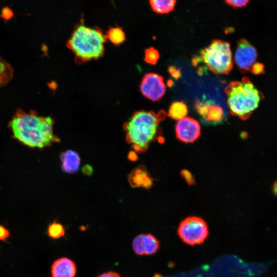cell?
Masks as SVG:
<instances>
[{
  "label": "cell",
  "instance_id": "obj_27",
  "mask_svg": "<svg viewBox=\"0 0 277 277\" xmlns=\"http://www.w3.org/2000/svg\"><path fill=\"white\" fill-rule=\"evenodd\" d=\"M97 277H122L120 274L114 271L104 272Z\"/></svg>",
  "mask_w": 277,
  "mask_h": 277
},
{
  "label": "cell",
  "instance_id": "obj_6",
  "mask_svg": "<svg viewBox=\"0 0 277 277\" xmlns=\"http://www.w3.org/2000/svg\"><path fill=\"white\" fill-rule=\"evenodd\" d=\"M177 234L184 243L193 246L203 244L209 235L208 227L201 217L190 216L179 224Z\"/></svg>",
  "mask_w": 277,
  "mask_h": 277
},
{
  "label": "cell",
  "instance_id": "obj_8",
  "mask_svg": "<svg viewBox=\"0 0 277 277\" xmlns=\"http://www.w3.org/2000/svg\"><path fill=\"white\" fill-rule=\"evenodd\" d=\"M258 56L254 47L246 39H240L235 52V62L243 72L250 71L252 66L255 63Z\"/></svg>",
  "mask_w": 277,
  "mask_h": 277
},
{
  "label": "cell",
  "instance_id": "obj_5",
  "mask_svg": "<svg viewBox=\"0 0 277 277\" xmlns=\"http://www.w3.org/2000/svg\"><path fill=\"white\" fill-rule=\"evenodd\" d=\"M193 61L203 62L210 71L216 74H228L233 68L230 44L220 39L213 40L209 45L200 51L197 58Z\"/></svg>",
  "mask_w": 277,
  "mask_h": 277
},
{
  "label": "cell",
  "instance_id": "obj_30",
  "mask_svg": "<svg viewBox=\"0 0 277 277\" xmlns=\"http://www.w3.org/2000/svg\"><path fill=\"white\" fill-rule=\"evenodd\" d=\"M276 188H277V185H276V182H275L273 185V191L275 194H276V191H277Z\"/></svg>",
  "mask_w": 277,
  "mask_h": 277
},
{
  "label": "cell",
  "instance_id": "obj_16",
  "mask_svg": "<svg viewBox=\"0 0 277 277\" xmlns=\"http://www.w3.org/2000/svg\"><path fill=\"white\" fill-rule=\"evenodd\" d=\"M187 112V106L184 102H175L171 104L168 114L171 118L179 121L186 117Z\"/></svg>",
  "mask_w": 277,
  "mask_h": 277
},
{
  "label": "cell",
  "instance_id": "obj_1",
  "mask_svg": "<svg viewBox=\"0 0 277 277\" xmlns=\"http://www.w3.org/2000/svg\"><path fill=\"white\" fill-rule=\"evenodd\" d=\"M54 122L50 116H39L35 111L18 109L9 122L14 137L31 148L42 149L58 143L53 133Z\"/></svg>",
  "mask_w": 277,
  "mask_h": 277
},
{
  "label": "cell",
  "instance_id": "obj_10",
  "mask_svg": "<svg viewBox=\"0 0 277 277\" xmlns=\"http://www.w3.org/2000/svg\"><path fill=\"white\" fill-rule=\"evenodd\" d=\"M132 247L136 255H149L157 252L160 247V243L154 235L142 233L133 239Z\"/></svg>",
  "mask_w": 277,
  "mask_h": 277
},
{
  "label": "cell",
  "instance_id": "obj_11",
  "mask_svg": "<svg viewBox=\"0 0 277 277\" xmlns=\"http://www.w3.org/2000/svg\"><path fill=\"white\" fill-rule=\"evenodd\" d=\"M195 107L200 115L209 123H219L224 118V112L222 107L211 101H197Z\"/></svg>",
  "mask_w": 277,
  "mask_h": 277
},
{
  "label": "cell",
  "instance_id": "obj_4",
  "mask_svg": "<svg viewBox=\"0 0 277 277\" xmlns=\"http://www.w3.org/2000/svg\"><path fill=\"white\" fill-rule=\"evenodd\" d=\"M106 39L100 29L82 24L74 29L67 46L77 58L87 61L98 58L103 54Z\"/></svg>",
  "mask_w": 277,
  "mask_h": 277
},
{
  "label": "cell",
  "instance_id": "obj_14",
  "mask_svg": "<svg viewBox=\"0 0 277 277\" xmlns=\"http://www.w3.org/2000/svg\"><path fill=\"white\" fill-rule=\"evenodd\" d=\"M60 156L62 161L61 169L63 172L72 174L79 170L81 159L76 152L67 150L62 152Z\"/></svg>",
  "mask_w": 277,
  "mask_h": 277
},
{
  "label": "cell",
  "instance_id": "obj_24",
  "mask_svg": "<svg viewBox=\"0 0 277 277\" xmlns=\"http://www.w3.org/2000/svg\"><path fill=\"white\" fill-rule=\"evenodd\" d=\"M0 16L5 21H8L13 16V13L9 8L5 7L2 10Z\"/></svg>",
  "mask_w": 277,
  "mask_h": 277
},
{
  "label": "cell",
  "instance_id": "obj_20",
  "mask_svg": "<svg viewBox=\"0 0 277 277\" xmlns=\"http://www.w3.org/2000/svg\"><path fill=\"white\" fill-rule=\"evenodd\" d=\"M159 53L157 50L153 47L147 49L145 52V61L148 64L155 65L159 58Z\"/></svg>",
  "mask_w": 277,
  "mask_h": 277
},
{
  "label": "cell",
  "instance_id": "obj_31",
  "mask_svg": "<svg viewBox=\"0 0 277 277\" xmlns=\"http://www.w3.org/2000/svg\"><path fill=\"white\" fill-rule=\"evenodd\" d=\"M153 277H163L162 276V275H161V274H158V273H156L155 274Z\"/></svg>",
  "mask_w": 277,
  "mask_h": 277
},
{
  "label": "cell",
  "instance_id": "obj_19",
  "mask_svg": "<svg viewBox=\"0 0 277 277\" xmlns=\"http://www.w3.org/2000/svg\"><path fill=\"white\" fill-rule=\"evenodd\" d=\"M48 235L53 239H58L64 236L65 230L64 226L57 220H54L51 223L48 227Z\"/></svg>",
  "mask_w": 277,
  "mask_h": 277
},
{
  "label": "cell",
  "instance_id": "obj_26",
  "mask_svg": "<svg viewBox=\"0 0 277 277\" xmlns=\"http://www.w3.org/2000/svg\"><path fill=\"white\" fill-rule=\"evenodd\" d=\"M168 70L171 76L176 80H177L181 76L180 70L173 66L170 67Z\"/></svg>",
  "mask_w": 277,
  "mask_h": 277
},
{
  "label": "cell",
  "instance_id": "obj_2",
  "mask_svg": "<svg viewBox=\"0 0 277 277\" xmlns=\"http://www.w3.org/2000/svg\"><path fill=\"white\" fill-rule=\"evenodd\" d=\"M166 116L163 110L158 113L152 111L135 112L124 125L126 141L136 152H145L150 144L160 137L159 124Z\"/></svg>",
  "mask_w": 277,
  "mask_h": 277
},
{
  "label": "cell",
  "instance_id": "obj_23",
  "mask_svg": "<svg viewBox=\"0 0 277 277\" xmlns=\"http://www.w3.org/2000/svg\"><path fill=\"white\" fill-rule=\"evenodd\" d=\"M264 65L260 63H255L251 67L250 71L254 74H260L264 72Z\"/></svg>",
  "mask_w": 277,
  "mask_h": 277
},
{
  "label": "cell",
  "instance_id": "obj_3",
  "mask_svg": "<svg viewBox=\"0 0 277 277\" xmlns=\"http://www.w3.org/2000/svg\"><path fill=\"white\" fill-rule=\"evenodd\" d=\"M225 92L230 113L242 120H247L264 98L263 93L246 76L240 81L230 82L225 88Z\"/></svg>",
  "mask_w": 277,
  "mask_h": 277
},
{
  "label": "cell",
  "instance_id": "obj_15",
  "mask_svg": "<svg viewBox=\"0 0 277 277\" xmlns=\"http://www.w3.org/2000/svg\"><path fill=\"white\" fill-rule=\"evenodd\" d=\"M152 10L159 14H167L173 11L176 0H149Z\"/></svg>",
  "mask_w": 277,
  "mask_h": 277
},
{
  "label": "cell",
  "instance_id": "obj_17",
  "mask_svg": "<svg viewBox=\"0 0 277 277\" xmlns=\"http://www.w3.org/2000/svg\"><path fill=\"white\" fill-rule=\"evenodd\" d=\"M13 76V70L12 67L0 56V88L6 85Z\"/></svg>",
  "mask_w": 277,
  "mask_h": 277
},
{
  "label": "cell",
  "instance_id": "obj_21",
  "mask_svg": "<svg viewBox=\"0 0 277 277\" xmlns=\"http://www.w3.org/2000/svg\"><path fill=\"white\" fill-rule=\"evenodd\" d=\"M225 1L234 8H242L247 6L250 0H225Z\"/></svg>",
  "mask_w": 277,
  "mask_h": 277
},
{
  "label": "cell",
  "instance_id": "obj_22",
  "mask_svg": "<svg viewBox=\"0 0 277 277\" xmlns=\"http://www.w3.org/2000/svg\"><path fill=\"white\" fill-rule=\"evenodd\" d=\"M181 174L182 177L190 185H191L195 183L194 178L192 173L188 170H182Z\"/></svg>",
  "mask_w": 277,
  "mask_h": 277
},
{
  "label": "cell",
  "instance_id": "obj_29",
  "mask_svg": "<svg viewBox=\"0 0 277 277\" xmlns=\"http://www.w3.org/2000/svg\"><path fill=\"white\" fill-rule=\"evenodd\" d=\"M128 159L131 161L134 162L138 160V156L134 151H130L128 154Z\"/></svg>",
  "mask_w": 277,
  "mask_h": 277
},
{
  "label": "cell",
  "instance_id": "obj_28",
  "mask_svg": "<svg viewBox=\"0 0 277 277\" xmlns=\"http://www.w3.org/2000/svg\"><path fill=\"white\" fill-rule=\"evenodd\" d=\"M83 173L87 175H90L93 173V168L89 165H84L82 169Z\"/></svg>",
  "mask_w": 277,
  "mask_h": 277
},
{
  "label": "cell",
  "instance_id": "obj_7",
  "mask_svg": "<svg viewBox=\"0 0 277 277\" xmlns=\"http://www.w3.org/2000/svg\"><path fill=\"white\" fill-rule=\"evenodd\" d=\"M140 90L145 97L156 101L164 95L166 87L162 76L155 73H148L142 80Z\"/></svg>",
  "mask_w": 277,
  "mask_h": 277
},
{
  "label": "cell",
  "instance_id": "obj_25",
  "mask_svg": "<svg viewBox=\"0 0 277 277\" xmlns=\"http://www.w3.org/2000/svg\"><path fill=\"white\" fill-rule=\"evenodd\" d=\"M10 235V231L4 226L0 225V241H5Z\"/></svg>",
  "mask_w": 277,
  "mask_h": 277
},
{
  "label": "cell",
  "instance_id": "obj_12",
  "mask_svg": "<svg viewBox=\"0 0 277 277\" xmlns=\"http://www.w3.org/2000/svg\"><path fill=\"white\" fill-rule=\"evenodd\" d=\"M76 266L75 263L67 257H62L54 261L51 265L52 277H75Z\"/></svg>",
  "mask_w": 277,
  "mask_h": 277
},
{
  "label": "cell",
  "instance_id": "obj_18",
  "mask_svg": "<svg viewBox=\"0 0 277 277\" xmlns=\"http://www.w3.org/2000/svg\"><path fill=\"white\" fill-rule=\"evenodd\" d=\"M107 39L115 44L119 45L125 39V34L122 29L119 27L110 28L106 35Z\"/></svg>",
  "mask_w": 277,
  "mask_h": 277
},
{
  "label": "cell",
  "instance_id": "obj_13",
  "mask_svg": "<svg viewBox=\"0 0 277 277\" xmlns=\"http://www.w3.org/2000/svg\"><path fill=\"white\" fill-rule=\"evenodd\" d=\"M128 182L133 188L143 187L149 189L152 186L153 179L146 167L140 165L134 168L129 174Z\"/></svg>",
  "mask_w": 277,
  "mask_h": 277
},
{
  "label": "cell",
  "instance_id": "obj_9",
  "mask_svg": "<svg viewBox=\"0 0 277 277\" xmlns=\"http://www.w3.org/2000/svg\"><path fill=\"white\" fill-rule=\"evenodd\" d=\"M177 138L185 143L195 142L200 136L201 127L195 119L185 117L177 121L175 125Z\"/></svg>",
  "mask_w": 277,
  "mask_h": 277
}]
</instances>
